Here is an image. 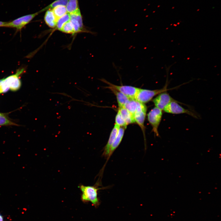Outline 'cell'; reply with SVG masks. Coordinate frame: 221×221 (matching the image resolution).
Listing matches in <instances>:
<instances>
[{
    "instance_id": "1",
    "label": "cell",
    "mask_w": 221,
    "mask_h": 221,
    "mask_svg": "<svg viewBox=\"0 0 221 221\" xmlns=\"http://www.w3.org/2000/svg\"><path fill=\"white\" fill-rule=\"evenodd\" d=\"M98 183H96L93 186H85L80 184L79 187L82 192L81 200L84 203L91 202L95 207L99 204V201L98 197V191L101 189L99 188Z\"/></svg>"
},
{
    "instance_id": "2",
    "label": "cell",
    "mask_w": 221,
    "mask_h": 221,
    "mask_svg": "<svg viewBox=\"0 0 221 221\" xmlns=\"http://www.w3.org/2000/svg\"><path fill=\"white\" fill-rule=\"evenodd\" d=\"M170 89H168L167 88V85L165 86L162 89L155 90H149L139 88L135 96V99L139 102L145 103L151 100L155 96Z\"/></svg>"
},
{
    "instance_id": "3",
    "label": "cell",
    "mask_w": 221,
    "mask_h": 221,
    "mask_svg": "<svg viewBox=\"0 0 221 221\" xmlns=\"http://www.w3.org/2000/svg\"><path fill=\"white\" fill-rule=\"evenodd\" d=\"M101 80L107 84L106 87H110L123 94L130 99H135V96L139 88L130 86H118L114 85L103 79Z\"/></svg>"
},
{
    "instance_id": "4",
    "label": "cell",
    "mask_w": 221,
    "mask_h": 221,
    "mask_svg": "<svg viewBox=\"0 0 221 221\" xmlns=\"http://www.w3.org/2000/svg\"><path fill=\"white\" fill-rule=\"evenodd\" d=\"M162 115V110L156 107L152 109L147 114L148 121L152 127V131L157 136L159 135L158 129Z\"/></svg>"
},
{
    "instance_id": "5",
    "label": "cell",
    "mask_w": 221,
    "mask_h": 221,
    "mask_svg": "<svg viewBox=\"0 0 221 221\" xmlns=\"http://www.w3.org/2000/svg\"><path fill=\"white\" fill-rule=\"evenodd\" d=\"M41 12L40 10L33 14L20 17L11 22H7L3 27L15 28L17 29L20 30Z\"/></svg>"
},
{
    "instance_id": "6",
    "label": "cell",
    "mask_w": 221,
    "mask_h": 221,
    "mask_svg": "<svg viewBox=\"0 0 221 221\" xmlns=\"http://www.w3.org/2000/svg\"><path fill=\"white\" fill-rule=\"evenodd\" d=\"M177 102H172L167 105L163 109L165 112L172 114H186L192 117L197 118V115L190 110L185 109L180 105Z\"/></svg>"
},
{
    "instance_id": "7",
    "label": "cell",
    "mask_w": 221,
    "mask_h": 221,
    "mask_svg": "<svg viewBox=\"0 0 221 221\" xmlns=\"http://www.w3.org/2000/svg\"><path fill=\"white\" fill-rule=\"evenodd\" d=\"M156 107L162 110L169 103L177 101L173 99L166 91L158 94L153 100Z\"/></svg>"
},
{
    "instance_id": "8",
    "label": "cell",
    "mask_w": 221,
    "mask_h": 221,
    "mask_svg": "<svg viewBox=\"0 0 221 221\" xmlns=\"http://www.w3.org/2000/svg\"><path fill=\"white\" fill-rule=\"evenodd\" d=\"M23 70L18 71L15 74L10 76L4 79L10 89L12 91L18 90L21 86V82L19 76L22 73Z\"/></svg>"
},
{
    "instance_id": "9",
    "label": "cell",
    "mask_w": 221,
    "mask_h": 221,
    "mask_svg": "<svg viewBox=\"0 0 221 221\" xmlns=\"http://www.w3.org/2000/svg\"><path fill=\"white\" fill-rule=\"evenodd\" d=\"M120 127L118 125L116 124H115L110 133L108 142L103 149L102 154L103 157L107 158L111 147L116 137Z\"/></svg>"
},
{
    "instance_id": "10",
    "label": "cell",
    "mask_w": 221,
    "mask_h": 221,
    "mask_svg": "<svg viewBox=\"0 0 221 221\" xmlns=\"http://www.w3.org/2000/svg\"><path fill=\"white\" fill-rule=\"evenodd\" d=\"M125 129L123 127H119L116 137L111 147L107 162L121 142L124 136Z\"/></svg>"
},
{
    "instance_id": "11",
    "label": "cell",
    "mask_w": 221,
    "mask_h": 221,
    "mask_svg": "<svg viewBox=\"0 0 221 221\" xmlns=\"http://www.w3.org/2000/svg\"><path fill=\"white\" fill-rule=\"evenodd\" d=\"M44 21L50 28H54L56 27L58 20L52 9L47 10L44 16Z\"/></svg>"
},
{
    "instance_id": "12",
    "label": "cell",
    "mask_w": 221,
    "mask_h": 221,
    "mask_svg": "<svg viewBox=\"0 0 221 221\" xmlns=\"http://www.w3.org/2000/svg\"><path fill=\"white\" fill-rule=\"evenodd\" d=\"M110 90L116 96L119 108L124 107L126 102L130 99L121 92L113 88L106 87Z\"/></svg>"
},
{
    "instance_id": "13",
    "label": "cell",
    "mask_w": 221,
    "mask_h": 221,
    "mask_svg": "<svg viewBox=\"0 0 221 221\" xmlns=\"http://www.w3.org/2000/svg\"><path fill=\"white\" fill-rule=\"evenodd\" d=\"M146 111H143L140 112H135L134 115L135 122L140 126L142 130L145 137V127L144 122L146 114Z\"/></svg>"
},
{
    "instance_id": "14",
    "label": "cell",
    "mask_w": 221,
    "mask_h": 221,
    "mask_svg": "<svg viewBox=\"0 0 221 221\" xmlns=\"http://www.w3.org/2000/svg\"><path fill=\"white\" fill-rule=\"evenodd\" d=\"M118 110L127 125L135 122L134 117L124 107L119 108Z\"/></svg>"
},
{
    "instance_id": "15",
    "label": "cell",
    "mask_w": 221,
    "mask_h": 221,
    "mask_svg": "<svg viewBox=\"0 0 221 221\" xmlns=\"http://www.w3.org/2000/svg\"><path fill=\"white\" fill-rule=\"evenodd\" d=\"M137 107V101L134 99H129L126 103L124 107L134 118Z\"/></svg>"
},
{
    "instance_id": "16",
    "label": "cell",
    "mask_w": 221,
    "mask_h": 221,
    "mask_svg": "<svg viewBox=\"0 0 221 221\" xmlns=\"http://www.w3.org/2000/svg\"><path fill=\"white\" fill-rule=\"evenodd\" d=\"M52 10L57 20L67 13L66 6H57L53 8Z\"/></svg>"
},
{
    "instance_id": "17",
    "label": "cell",
    "mask_w": 221,
    "mask_h": 221,
    "mask_svg": "<svg viewBox=\"0 0 221 221\" xmlns=\"http://www.w3.org/2000/svg\"><path fill=\"white\" fill-rule=\"evenodd\" d=\"M67 13L70 14L74 13L79 9L78 0H69L66 6Z\"/></svg>"
},
{
    "instance_id": "18",
    "label": "cell",
    "mask_w": 221,
    "mask_h": 221,
    "mask_svg": "<svg viewBox=\"0 0 221 221\" xmlns=\"http://www.w3.org/2000/svg\"><path fill=\"white\" fill-rule=\"evenodd\" d=\"M70 20V14L67 13L58 19L56 26V29L60 31L63 25Z\"/></svg>"
},
{
    "instance_id": "19",
    "label": "cell",
    "mask_w": 221,
    "mask_h": 221,
    "mask_svg": "<svg viewBox=\"0 0 221 221\" xmlns=\"http://www.w3.org/2000/svg\"><path fill=\"white\" fill-rule=\"evenodd\" d=\"M69 0H56L49 5L40 11L41 12L49 9H52L54 7L58 6H66Z\"/></svg>"
},
{
    "instance_id": "20",
    "label": "cell",
    "mask_w": 221,
    "mask_h": 221,
    "mask_svg": "<svg viewBox=\"0 0 221 221\" xmlns=\"http://www.w3.org/2000/svg\"><path fill=\"white\" fill-rule=\"evenodd\" d=\"M60 31L65 33L72 34L76 33L73 25L70 21L66 23Z\"/></svg>"
},
{
    "instance_id": "21",
    "label": "cell",
    "mask_w": 221,
    "mask_h": 221,
    "mask_svg": "<svg viewBox=\"0 0 221 221\" xmlns=\"http://www.w3.org/2000/svg\"><path fill=\"white\" fill-rule=\"evenodd\" d=\"M115 122V124L118 125L120 127L126 128L127 125L122 118L119 110L116 116Z\"/></svg>"
},
{
    "instance_id": "22",
    "label": "cell",
    "mask_w": 221,
    "mask_h": 221,
    "mask_svg": "<svg viewBox=\"0 0 221 221\" xmlns=\"http://www.w3.org/2000/svg\"><path fill=\"white\" fill-rule=\"evenodd\" d=\"M3 114L0 113V126L15 125Z\"/></svg>"
},
{
    "instance_id": "23",
    "label": "cell",
    "mask_w": 221,
    "mask_h": 221,
    "mask_svg": "<svg viewBox=\"0 0 221 221\" xmlns=\"http://www.w3.org/2000/svg\"><path fill=\"white\" fill-rule=\"evenodd\" d=\"M9 89V87L3 79L0 83V94L6 92Z\"/></svg>"
},
{
    "instance_id": "24",
    "label": "cell",
    "mask_w": 221,
    "mask_h": 221,
    "mask_svg": "<svg viewBox=\"0 0 221 221\" xmlns=\"http://www.w3.org/2000/svg\"><path fill=\"white\" fill-rule=\"evenodd\" d=\"M7 22L0 21V27H3Z\"/></svg>"
},
{
    "instance_id": "25",
    "label": "cell",
    "mask_w": 221,
    "mask_h": 221,
    "mask_svg": "<svg viewBox=\"0 0 221 221\" xmlns=\"http://www.w3.org/2000/svg\"><path fill=\"white\" fill-rule=\"evenodd\" d=\"M0 221H4V218L2 215L0 213Z\"/></svg>"
},
{
    "instance_id": "26",
    "label": "cell",
    "mask_w": 221,
    "mask_h": 221,
    "mask_svg": "<svg viewBox=\"0 0 221 221\" xmlns=\"http://www.w3.org/2000/svg\"><path fill=\"white\" fill-rule=\"evenodd\" d=\"M3 79H0V83L2 82Z\"/></svg>"
}]
</instances>
